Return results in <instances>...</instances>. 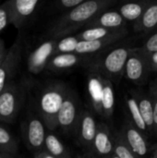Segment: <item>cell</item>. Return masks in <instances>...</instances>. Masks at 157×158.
<instances>
[{
    "label": "cell",
    "mask_w": 157,
    "mask_h": 158,
    "mask_svg": "<svg viewBox=\"0 0 157 158\" xmlns=\"http://www.w3.org/2000/svg\"><path fill=\"white\" fill-rule=\"evenodd\" d=\"M113 2L109 0H88L56 19L48 30L52 39L66 37L78 29L85 27L93 19L105 12Z\"/></svg>",
    "instance_id": "obj_1"
},
{
    "label": "cell",
    "mask_w": 157,
    "mask_h": 158,
    "mask_svg": "<svg viewBox=\"0 0 157 158\" xmlns=\"http://www.w3.org/2000/svg\"><path fill=\"white\" fill-rule=\"evenodd\" d=\"M134 49L127 46L113 48L96 58L90 65V69L92 72L97 73L110 81L118 80L124 73L129 56Z\"/></svg>",
    "instance_id": "obj_2"
},
{
    "label": "cell",
    "mask_w": 157,
    "mask_h": 158,
    "mask_svg": "<svg viewBox=\"0 0 157 158\" xmlns=\"http://www.w3.org/2000/svg\"><path fill=\"white\" fill-rule=\"evenodd\" d=\"M68 88L62 83H54L46 87L39 98V113L44 125L50 130L57 126V116L68 93Z\"/></svg>",
    "instance_id": "obj_3"
},
{
    "label": "cell",
    "mask_w": 157,
    "mask_h": 158,
    "mask_svg": "<svg viewBox=\"0 0 157 158\" xmlns=\"http://www.w3.org/2000/svg\"><path fill=\"white\" fill-rule=\"evenodd\" d=\"M23 88L14 82L8 83L0 93V121L10 123L15 120L24 101Z\"/></svg>",
    "instance_id": "obj_4"
},
{
    "label": "cell",
    "mask_w": 157,
    "mask_h": 158,
    "mask_svg": "<svg viewBox=\"0 0 157 158\" xmlns=\"http://www.w3.org/2000/svg\"><path fill=\"white\" fill-rule=\"evenodd\" d=\"M22 50V40L20 34H19L8 49L5 61L0 66V93L11 82L12 78L16 75L21 61Z\"/></svg>",
    "instance_id": "obj_5"
},
{
    "label": "cell",
    "mask_w": 157,
    "mask_h": 158,
    "mask_svg": "<svg viewBox=\"0 0 157 158\" xmlns=\"http://www.w3.org/2000/svg\"><path fill=\"white\" fill-rule=\"evenodd\" d=\"M81 113L82 111H80V104L76 95L68 91L57 116V126L66 132L73 130L77 131Z\"/></svg>",
    "instance_id": "obj_6"
},
{
    "label": "cell",
    "mask_w": 157,
    "mask_h": 158,
    "mask_svg": "<svg viewBox=\"0 0 157 158\" xmlns=\"http://www.w3.org/2000/svg\"><path fill=\"white\" fill-rule=\"evenodd\" d=\"M44 123L42 118L31 115L28 117L22 124V132L25 143L30 150L36 152L42 151L45 142Z\"/></svg>",
    "instance_id": "obj_7"
},
{
    "label": "cell",
    "mask_w": 157,
    "mask_h": 158,
    "mask_svg": "<svg viewBox=\"0 0 157 158\" xmlns=\"http://www.w3.org/2000/svg\"><path fill=\"white\" fill-rule=\"evenodd\" d=\"M57 39H50L41 44L29 56L27 67L31 73L39 74L48 65L51 58L55 56Z\"/></svg>",
    "instance_id": "obj_8"
},
{
    "label": "cell",
    "mask_w": 157,
    "mask_h": 158,
    "mask_svg": "<svg viewBox=\"0 0 157 158\" xmlns=\"http://www.w3.org/2000/svg\"><path fill=\"white\" fill-rule=\"evenodd\" d=\"M150 70L145 56L141 53L140 48H135L127 61L124 70L125 77L133 83L143 84Z\"/></svg>",
    "instance_id": "obj_9"
},
{
    "label": "cell",
    "mask_w": 157,
    "mask_h": 158,
    "mask_svg": "<svg viewBox=\"0 0 157 158\" xmlns=\"http://www.w3.org/2000/svg\"><path fill=\"white\" fill-rule=\"evenodd\" d=\"M127 145L138 158H145L148 154V143L144 135L133 125L132 122L127 121L124 123L121 131Z\"/></svg>",
    "instance_id": "obj_10"
},
{
    "label": "cell",
    "mask_w": 157,
    "mask_h": 158,
    "mask_svg": "<svg viewBox=\"0 0 157 158\" xmlns=\"http://www.w3.org/2000/svg\"><path fill=\"white\" fill-rule=\"evenodd\" d=\"M40 1L38 0H9L11 24L21 29L34 14Z\"/></svg>",
    "instance_id": "obj_11"
},
{
    "label": "cell",
    "mask_w": 157,
    "mask_h": 158,
    "mask_svg": "<svg viewBox=\"0 0 157 158\" xmlns=\"http://www.w3.org/2000/svg\"><path fill=\"white\" fill-rule=\"evenodd\" d=\"M97 124L95 118L89 111H83L81 115L77 127L79 143L87 148H93V142L97 132Z\"/></svg>",
    "instance_id": "obj_12"
},
{
    "label": "cell",
    "mask_w": 157,
    "mask_h": 158,
    "mask_svg": "<svg viewBox=\"0 0 157 158\" xmlns=\"http://www.w3.org/2000/svg\"><path fill=\"white\" fill-rule=\"evenodd\" d=\"M93 149L96 155L102 158H108L113 155V137L106 125L100 123L97 126V132L93 142Z\"/></svg>",
    "instance_id": "obj_13"
},
{
    "label": "cell",
    "mask_w": 157,
    "mask_h": 158,
    "mask_svg": "<svg viewBox=\"0 0 157 158\" xmlns=\"http://www.w3.org/2000/svg\"><path fill=\"white\" fill-rule=\"evenodd\" d=\"M127 20L118 11H105L93 19L84 28H106L122 29L125 28Z\"/></svg>",
    "instance_id": "obj_14"
},
{
    "label": "cell",
    "mask_w": 157,
    "mask_h": 158,
    "mask_svg": "<svg viewBox=\"0 0 157 158\" xmlns=\"http://www.w3.org/2000/svg\"><path fill=\"white\" fill-rule=\"evenodd\" d=\"M125 36L126 34H121V35H116L97 41H80L75 54H78L80 56H86V55H93L102 52L103 49L118 42L119 40L123 39Z\"/></svg>",
    "instance_id": "obj_15"
},
{
    "label": "cell",
    "mask_w": 157,
    "mask_h": 158,
    "mask_svg": "<svg viewBox=\"0 0 157 158\" xmlns=\"http://www.w3.org/2000/svg\"><path fill=\"white\" fill-rule=\"evenodd\" d=\"M128 34L126 28L122 29H106V28H90L75 35L80 41H97L109 38L116 35Z\"/></svg>",
    "instance_id": "obj_16"
},
{
    "label": "cell",
    "mask_w": 157,
    "mask_h": 158,
    "mask_svg": "<svg viewBox=\"0 0 157 158\" xmlns=\"http://www.w3.org/2000/svg\"><path fill=\"white\" fill-rule=\"evenodd\" d=\"M157 27V1L149 2L143 16L135 22L134 29L136 31L148 32Z\"/></svg>",
    "instance_id": "obj_17"
},
{
    "label": "cell",
    "mask_w": 157,
    "mask_h": 158,
    "mask_svg": "<svg viewBox=\"0 0 157 158\" xmlns=\"http://www.w3.org/2000/svg\"><path fill=\"white\" fill-rule=\"evenodd\" d=\"M85 56H80L78 54H59L54 56L47 65V69L50 70H64L71 69L78 65L81 61L85 59Z\"/></svg>",
    "instance_id": "obj_18"
},
{
    "label": "cell",
    "mask_w": 157,
    "mask_h": 158,
    "mask_svg": "<svg viewBox=\"0 0 157 158\" xmlns=\"http://www.w3.org/2000/svg\"><path fill=\"white\" fill-rule=\"evenodd\" d=\"M102 116L105 117L106 118H110L114 113L115 106V94L112 81L102 77Z\"/></svg>",
    "instance_id": "obj_19"
},
{
    "label": "cell",
    "mask_w": 157,
    "mask_h": 158,
    "mask_svg": "<svg viewBox=\"0 0 157 158\" xmlns=\"http://www.w3.org/2000/svg\"><path fill=\"white\" fill-rule=\"evenodd\" d=\"M89 93L91 95L92 104L95 111L102 115V94H103V85H102V77L101 75L92 72L91 78L89 80Z\"/></svg>",
    "instance_id": "obj_20"
},
{
    "label": "cell",
    "mask_w": 157,
    "mask_h": 158,
    "mask_svg": "<svg viewBox=\"0 0 157 158\" xmlns=\"http://www.w3.org/2000/svg\"><path fill=\"white\" fill-rule=\"evenodd\" d=\"M126 103L128 106V109L132 120L133 125L141 131L143 132V134L148 133V129L143 121V118L142 117L141 111H140V107H139V104L137 101L136 96L134 95H128V97H126Z\"/></svg>",
    "instance_id": "obj_21"
},
{
    "label": "cell",
    "mask_w": 157,
    "mask_h": 158,
    "mask_svg": "<svg viewBox=\"0 0 157 158\" xmlns=\"http://www.w3.org/2000/svg\"><path fill=\"white\" fill-rule=\"evenodd\" d=\"M149 2L127 3L120 6L119 13L126 19L130 21H138L143 16Z\"/></svg>",
    "instance_id": "obj_22"
},
{
    "label": "cell",
    "mask_w": 157,
    "mask_h": 158,
    "mask_svg": "<svg viewBox=\"0 0 157 158\" xmlns=\"http://www.w3.org/2000/svg\"><path fill=\"white\" fill-rule=\"evenodd\" d=\"M44 147L47 153L56 158H71L62 142L52 133L46 134Z\"/></svg>",
    "instance_id": "obj_23"
},
{
    "label": "cell",
    "mask_w": 157,
    "mask_h": 158,
    "mask_svg": "<svg viewBox=\"0 0 157 158\" xmlns=\"http://www.w3.org/2000/svg\"><path fill=\"white\" fill-rule=\"evenodd\" d=\"M136 98L142 117L150 133L154 131V104L151 99L145 97L144 95H138Z\"/></svg>",
    "instance_id": "obj_24"
},
{
    "label": "cell",
    "mask_w": 157,
    "mask_h": 158,
    "mask_svg": "<svg viewBox=\"0 0 157 158\" xmlns=\"http://www.w3.org/2000/svg\"><path fill=\"white\" fill-rule=\"evenodd\" d=\"M18 147V141L15 136L6 128L0 125V150L16 156Z\"/></svg>",
    "instance_id": "obj_25"
},
{
    "label": "cell",
    "mask_w": 157,
    "mask_h": 158,
    "mask_svg": "<svg viewBox=\"0 0 157 158\" xmlns=\"http://www.w3.org/2000/svg\"><path fill=\"white\" fill-rule=\"evenodd\" d=\"M79 42H80V40L76 36H66L59 40L57 39L55 56L59 55V54H73V53H75Z\"/></svg>",
    "instance_id": "obj_26"
},
{
    "label": "cell",
    "mask_w": 157,
    "mask_h": 158,
    "mask_svg": "<svg viewBox=\"0 0 157 158\" xmlns=\"http://www.w3.org/2000/svg\"><path fill=\"white\" fill-rule=\"evenodd\" d=\"M114 154L118 158H138L127 145L121 133H117L113 136Z\"/></svg>",
    "instance_id": "obj_27"
},
{
    "label": "cell",
    "mask_w": 157,
    "mask_h": 158,
    "mask_svg": "<svg viewBox=\"0 0 157 158\" xmlns=\"http://www.w3.org/2000/svg\"><path fill=\"white\" fill-rule=\"evenodd\" d=\"M8 24H11V11L9 0L0 5V33L7 27Z\"/></svg>",
    "instance_id": "obj_28"
},
{
    "label": "cell",
    "mask_w": 157,
    "mask_h": 158,
    "mask_svg": "<svg viewBox=\"0 0 157 158\" xmlns=\"http://www.w3.org/2000/svg\"><path fill=\"white\" fill-rule=\"evenodd\" d=\"M140 51L144 56H150L152 54H155L157 52V31L154 33L152 36H150L147 41L145 42L143 48L140 49Z\"/></svg>",
    "instance_id": "obj_29"
},
{
    "label": "cell",
    "mask_w": 157,
    "mask_h": 158,
    "mask_svg": "<svg viewBox=\"0 0 157 158\" xmlns=\"http://www.w3.org/2000/svg\"><path fill=\"white\" fill-rule=\"evenodd\" d=\"M83 0H60L56 3V7L60 10H71L81 4H82Z\"/></svg>",
    "instance_id": "obj_30"
},
{
    "label": "cell",
    "mask_w": 157,
    "mask_h": 158,
    "mask_svg": "<svg viewBox=\"0 0 157 158\" xmlns=\"http://www.w3.org/2000/svg\"><path fill=\"white\" fill-rule=\"evenodd\" d=\"M145 56V58H146V60L148 62V65L150 67V69L153 70V71H157V52L155 53V54L150 55V56Z\"/></svg>",
    "instance_id": "obj_31"
},
{
    "label": "cell",
    "mask_w": 157,
    "mask_h": 158,
    "mask_svg": "<svg viewBox=\"0 0 157 158\" xmlns=\"http://www.w3.org/2000/svg\"><path fill=\"white\" fill-rule=\"evenodd\" d=\"M7 53H8V50H6V48L5 41L0 37V66L5 61V59L7 56Z\"/></svg>",
    "instance_id": "obj_32"
},
{
    "label": "cell",
    "mask_w": 157,
    "mask_h": 158,
    "mask_svg": "<svg viewBox=\"0 0 157 158\" xmlns=\"http://www.w3.org/2000/svg\"><path fill=\"white\" fill-rule=\"evenodd\" d=\"M154 131L157 134V100L154 103Z\"/></svg>",
    "instance_id": "obj_33"
},
{
    "label": "cell",
    "mask_w": 157,
    "mask_h": 158,
    "mask_svg": "<svg viewBox=\"0 0 157 158\" xmlns=\"http://www.w3.org/2000/svg\"><path fill=\"white\" fill-rule=\"evenodd\" d=\"M34 156H36L37 157L39 158H56L55 156H51L49 153H47L45 150H42V151L36 152V153L34 154Z\"/></svg>",
    "instance_id": "obj_34"
},
{
    "label": "cell",
    "mask_w": 157,
    "mask_h": 158,
    "mask_svg": "<svg viewBox=\"0 0 157 158\" xmlns=\"http://www.w3.org/2000/svg\"><path fill=\"white\" fill-rule=\"evenodd\" d=\"M0 158H16L15 155H11L6 152H3L0 150Z\"/></svg>",
    "instance_id": "obj_35"
},
{
    "label": "cell",
    "mask_w": 157,
    "mask_h": 158,
    "mask_svg": "<svg viewBox=\"0 0 157 158\" xmlns=\"http://www.w3.org/2000/svg\"><path fill=\"white\" fill-rule=\"evenodd\" d=\"M151 158H157V146H156V148H155V152H154V154H153V156H152V157Z\"/></svg>",
    "instance_id": "obj_36"
},
{
    "label": "cell",
    "mask_w": 157,
    "mask_h": 158,
    "mask_svg": "<svg viewBox=\"0 0 157 158\" xmlns=\"http://www.w3.org/2000/svg\"><path fill=\"white\" fill-rule=\"evenodd\" d=\"M108 158H118V156H116V155L114 154V155H112L111 156H109Z\"/></svg>",
    "instance_id": "obj_37"
},
{
    "label": "cell",
    "mask_w": 157,
    "mask_h": 158,
    "mask_svg": "<svg viewBox=\"0 0 157 158\" xmlns=\"http://www.w3.org/2000/svg\"><path fill=\"white\" fill-rule=\"evenodd\" d=\"M155 98H156L157 100V89H155Z\"/></svg>",
    "instance_id": "obj_38"
},
{
    "label": "cell",
    "mask_w": 157,
    "mask_h": 158,
    "mask_svg": "<svg viewBox=\"0 0 157 158\" xmlns=\"http://www.w3.org/2000/svg\"><path fill=\"white\" fill-rule=\"evenodd\" d=\"M76 158H82V157H81V156H77Z\"/></svg>",
    "instance_id": "obj_39"
},
{
    "label": "cell",
    "mask_w": 157,
    "mask_h": 158,
    "mask_svg": "<svg viewBox=\"0 0 157 158\" xmlns=\"http://www.w3.org/2000/svg\"><path fill=\"white\" fill-rule=\"evenodd\" d=\"M34 158H39V157H37V156H34Z\"/></svg>",
    "instance_id": "obj_40"
},
{
    "label": "cell",
    "mask_w": 157,
    "mask_h": 158,
    "mask_svg": "<svg viewBox=\"0 0 157 158\" xmlns=\"http://www.w3.org/2000/svg\"><path fill=\"white\" fill-rule=\"evenodd\" d=\"M90 158H95V157H93H93H90Z\"/></svg>",
    "instance_id": "obj_41"
}]
</instances>
